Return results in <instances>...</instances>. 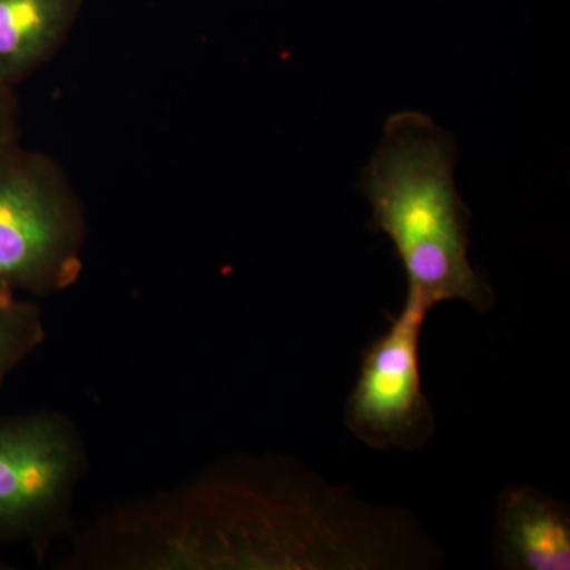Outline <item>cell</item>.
<instances>
[{
	"label": "cell",
	"mask_w": 570,
	"mask_h": 570,
	"mask_svg": "<svg viewBox=\"0 0 570 570\" xmlns=\"http://www.w3.org/2000/svg\"><path fill=\"white\" fill-rule=\"evenodd\" d=\"M428 313L406 298L400 316L363 354L347 401L346 425L370 448L414 452L436 430L420 374V336Z\"/></svg>",
	"instance_id": "4"
},
{
	"label": "cell",
	"mask_w": 570,
	"mask_h": 570,
	"mask_svg": "<svg viewBox=\"0 0 570 570\" xmlns=\"http://www.w3.org/2000/svg\"><path fill=\"white\" fill-rule=\"evenodd\" d=\"M82 2L0 0V91H13L61 50Z\"/></svg>",
	"instance_id": "6"
},
{
	"label": "cell",
	"mask_w": 570,
	"mask_h": 570,
	"mask_svg": "<svg viewBox=\"0 0 570 570\" xmlns=\"http://www.w3.org/2000/svg\"><path fill=\"white\" fill-rule=\"evenodd\" d=\"M85 463L81 439L62 415L0 419V543L48 534L67 512Z\"/></svg>",
	"instance_id": "3"
},
{
	"label": "cell",
	"mask_w": 570,
	"mask_h": 570,
	"mask_svg": "<svg viewBox=\"0 0 570 570\" xmlns=\"http://www.w3.org/2000/svg\"><path fill=\"white\" fill-rule=\"evenodd\" d=\"M43 340L40 307L0 288V387Z\"/></svg>",
	"instance_id": "7"
},
{
	"label": "cell",
	"mask_w": 570,
	"mask_h": 570,
	"mask_svg": "<svg viewBox=\"0 0 570 570\" xmlns=\"http://www.w3.org/2000/svg\"><path fill=\"white\" fill-rule=\"evenodd\" d=\"M18 100L13 91H0V142L18 140Z\"/></svg>",
	"instance_id": "8"
},
{
	"label": "cell",
	"mask_w": 570,
	"mask_h": 570,
	"mask_svg": "<svg viewBox=\"0 0 570 570\" xmlns=\"http://www.w3.org/2000/svg\"><path fill=\"white\" fill-rule=\"evenodd\" d=\"M494 543L502 568L569 570V510L532 487H509L499 497Z\"/></svg>",
	"instance_id": "5"
},
{
	"label": "cell",
	"mask_w": 570,
	"mask_h": 570,
	"mask_svg": "<svg viewBox=\"0 0 570 570\" xmlns=\"http://www.w3.org/2000/svg\"><path fill=\"white\" fill-rule=\"evenodd\" d=\"M86 220L61 165L0 142V288L48 296L81 275Z\"/></svg>",
	"instance_id": "2"
},
{
	"label": "cell",
	"mask_w": 570,
	"mask_h": 570,
	"mask_svg": "<svg viewBox=\"0 0 570 570\" xmlns=\"http://www.w3.org/2000/svg\"><path fill=\"white\" fill-rule=\"evenodd\" d=\"M452 137L420 111L390 116L362 174L373 228L390 239L407 277V298L428 311L466 302L487 311L489 285L468 257L469 212L455 184Z\"/></svg>",
	"instance_id": "1"
}]
</instances>
